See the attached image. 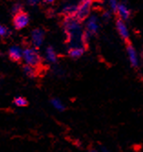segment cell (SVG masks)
<instances>
[{
  "label": "cell",
  "mask_w": 143,
  "mask_h": 152,
  "mask_svg": "<svg viewBox=\"0 0 143 152\" xmlns=\"http://www.w3.org/2000/svg\"><path fill=\"white\" fill-rule=\"evenodd\" d=\"M8 54H9L10 59L12 61H20L22 58H23V50H22L21 48L18 46H12L9 49Z\"/></svg>",
  "instance_id": "9c48e42d"
},
{
  "label": "cell",
  "mask_w": 143,
  "mask_h": 152,
  "mask_svg": "<svg viewBox=\"0 0 143 152\" xmlns=\"http://www.w3.org/2000/svg\"><path fill=\"white\" fill-rule=\"evenodd\" d=\"M21 11V7H20V5H16V6H14V7H13V12L14 13H18V12H20Z\"/></svg>",
  "instance_id": "d6986e66"
},
{
  "label": "cell",
  "mask_w": 143,
  "mask_h": 152,
  "mask_svg": "<svg viewBox=\"0 0 143 152\" xmlns=\"http://www.w3.org/2000/svg\"><path fill=\"white\" fill-rule=\"evenodd\" d=\"M40 0H27V2L30 6H37L39 3Z\"/></svg>",
  "instance_id": "ffe728a7"
},
{
  "label": "cell",
  "mask_w": 143,
  "mask_h": 152,
  "mask_svg": "<svg viewBox=\"0 0 143 152\" xmlns=\"http://www.w3.org/2000/svg\"><path fill=\"white\" fill-rule=\"evenodd\" d=\"M108 4H109V7H110L111 10L113 12H117V9H118V4L117 0H108Z\"/></svg>",
  "instance_id": "e0dca14e"
},
{
  "label": "cell",
  "mask_w": 143,
  "mask_h": 152,
  "mask_svg": "<svg viewBox=\"0 0 143 152\" xmlns=\"http://www.w3.org/2000/svg\"><path fill=\"white\" fill-rule=\"evenodd\" d=\"M91 5L92 0H82L78 5V7H77V12L75 14V18L79 21H83L89 18L91 10Z\"/></svg>",
  "instance_id": "3957f363"
},
{
  "label": "cell",
  "mask_w": 143,
  "mask_h": 152,
  "mask_svg": "<svg viewBox=\"0 0 143 152\" xmlns=\"http://www.w3.org/2000/svg\"><path fill=\"white\" fill-rule=\"evenodd\" d=\"M14 103L18 107H24L26 105H27V101L26 98H24V97H21V96H18L17 97V98H15L14 100Z\"/></svg>",
  "instance_id": "2e32d148"
},
{
  "label": "cell",
  "mask_w": 143,
  "mask_h": 152,
  "mask_svg": "<svg viewBox=\"0 0 143 152\" xmlns=\"http://www.w3.org/2000/svg\"><path fill=\"white\" fill-rule=\"evenodd\" d=\"M80 21L77 19L75 17H66L64 21V28L66 30V33L69 37L70 41H82L83 32L81 30Z\"/></svg>",
  "instance_id": "6da1fadb"
},
{
  "label": "cell",
  "mask_w": 143,
  "mask_h": 152,
  "mask_svg": "<svg viewBox=\"0 0 143 152\" xmlns=\"http://www.w3.org/2000/svg\"><path fill=\"white\" fill-rule=\"evenodd\" d=\"M45 32L41 28H36L31 32V40L35 48H39L44 41Z\"/></svg>",
  "instance_id": "5b68a950"
},
{
  "label": "cell",
  "mask_w": 143,
  "mask_h": 152,
  "mask_svg": "<svg viewBox=\"0 0 143 152\" xmlns=\"http://www.w3.org/2000/svg\"><path fill=\"white\" fill-rule=\"evenodd\" d=\"M9 34V30L6 27L0 24V37H6Z\"/></svg>",
  "instance_id": "ac0fdd59"
},
{
  "label": "cell",
  "mask_w": 143,
  "mask_h": 152,
  "mask_svg": "<svg viewBox=\"0 0 143 152\" xmlns=\"http://www.w3.org/2000/svg\"><path fill=\"white\" fill-rule=\"evenodd\" d=\"M55 1H57V0H46V2L48 3H54Z\"/></svg>",
  "instance_id": "7402d4cb"
},
{
  "label": "cell",
  "mask_w": 143,
  "mask_h": 152,
  "mask_svg": "<svg viewBox=\"0 0 143 152\" xmlns=\"http://www.w3.org/2000/svg\"><path fill=\"white\" fill-rule=\"evenodd\" d=\"M24 72L27 76H30V77H33V76L36 75V68L31 66V65L26 64L24 66Z\"/></svg>",
  "instance_id": "9a60e30c"
},
{
  "label": "cell",
  "mask_w": 143,
  "mask_h": 152,
  "mask_svg": "<svg viewBox=\"0 0 143 152\" xmlns=\"http://www.w3.org/2000/svg\"><path fill=\"white\" fill-rule=\"evenodd\" d=\"M117 13H118L119 18H121L123 20H127L130 17V10L125 4H118Z\"/></svg>",
  "instance_id": "30bf717a"
},
{
  "label": "cell",
  "mask_w": 143,
  "mask_h": 152,
  "mask_svg": "<svg viewBox=\"0 0 143 152\" xmlns=\"http://www.w3.org/2000/svg\"><path fill=\"white\" fill-rule=\"evenodd\" d=\"M87 33L90 36L95 35L97 34V32L98 31V28H100V25H98V19L96 16H91L87 18Z\"/></svg>",
  "instance_id": "8992f818"
},
{
  "label": "cell",
  "mask_w": 143,
  "mask_h": 152,
  "mask_svg": "<svg viewBox=\"0 0 143 152\" xmlns=\"http://www.w3.org/2000/svg\"><path fill=\"white\" fill-rule=\"evenodd\" d=\"M116 28H117V30L118 32L119 36L124 40H128L129 37V29L127 28V25L125 24L123 19L118 18L116 21Z\"/></svg>",
  "instance_id": "52a82bcc"
},
{
  "label": "cell",
  "mask_w": 143,
  "mask_h": 152,
  "mask_svg": "<svg viewBox=\"0 0 143 152\" xmlns=\"http://www.w3.org/2000/svg\"><path fill=\"white\" fill-rule=\"evenodd\" d=\"M109 18H110V14H109V12H105V13L103 14V18H104L105 20L109 19Z\"/></svg>",
  "instance_id": "44dd1931"
},
{
  "label": "cell",
  "mask_w": 143,
  "mask_h": 152,
  "mask_svg": "<svg viewBox=\"0 0 143 152\" xmlns=\"http://www.w3.org/2000/svg\"><path fill=\"white\" fill-rule=\"evenodd\" d=\"M46 60L50 63H55L58 60L57 53L52 47H48L46 50Z\"/></svg>",
  "instance_id": "7c38bea8"
},
{
  "label": "cell",
  "mask_w": 143,
  "mask_h": 152,
  "mask_svg": "<svg viewBox=\"0 0 143 152\" xmlns=\"http://www.w3.org/2000/svg\"><path fill=\"white\" fill-rule=\"evenodd\" d=\"M77 5H67L63 7L62 12L66 17H75V14L77 12Z\"/></svg>",
  "instance_id": "4fadbf2b"
},
{
  "label": "cell",
  "mask_w": 143,
  "mask_h": 152,
  "mask_svg": "<svg viewBox=\"0 0 143 152\" xmlns=\"http://www.w3.org/2000/svg\"><path fill=\"white\" fill-rule=\"evenodd\" d=\"M51 104L53 105V107L55 108V109H57L58 111H64L65 110V105L58 98H53L51 100Z\"/></svg>",
  "instance_id": "5bb4252c"
},
{
  "label": "cell",
  "mask_w": 143,
  "mask_h": 152,
  "mask_svg": "<svg viewBox=\"0 0 143 152\" xmlns=\"http://www.w3.org/2000/svg\"><path fill=\"white\" fill-rule=\"evenodd\" d=\"M84 53V47L82 46H71L69 50V55L72 59H79Z\"/></svg>",
  "instance_id": "8fae6325"
},
{
  "label": "cell",
  "mask_w": 143,
  "mask_h": 152,
  "mask_svg": "<svg viewBox=\"0 0 143 152\" xmlns=\"http://www.w3.org/2000/svg\"><path fill=\"white\" fill-rule=\"evenodd\" d=\"M92 1H93V0H92Z\"/></svg>",
  "instance_id": "603a6c76"
},
{
  "label": "cell",
  "mask_w": 143,
  "mask_h": 152,
  "mask_svg": "<svg viewBox=\"0 0 143 152\" xmlns=\"http://www.w3.org/2000/svg\"><path fill=\"white\" fill-rule=\"evenodd\" d=\"M127 53H128L129 60L131 65H132L133 67H137L139 65V58H138V54H137L134 47L129 44L127 46Z\"/></svg>",
  "instance_id": "ba28073f"
},
{
  "label": "cell",
  "mask_w": 143,
  "mask_h": 152,
  "mask_svg": "<svg viewBox=\"0 0 143 152\" xmlns=\"http://www.w3.org/2000/svg\"><path fill=\"white\" fill-rule=\"evenodd\" d=\"M23 59L26 64L31 65L33 67H38L41 62V57L37 48H27L23 50Z\"/></svg>",
  "instance_id": "7a4b0ae2"
},
{
  "label": "cell",
  "mask_w": 143,
  "mask_h": 152,
  "mask_svg": "<svg viewBox=\"0 0 143 152\" xmlns=\"http://www.w3.org/2000/svg\"><path fill=\"white\" fill-rule=\"evenodd\" d=\"M29 23V17L27 13L20 11L17 13L13 18V24L17 29H22L26 28Z\"/></svg>",
  "instance_id": "277c9868"
}]
</instances>
